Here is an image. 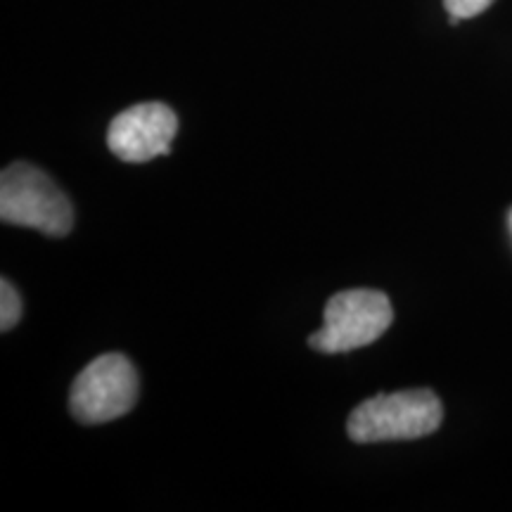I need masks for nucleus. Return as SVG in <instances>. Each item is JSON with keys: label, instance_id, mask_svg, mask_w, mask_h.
Returning <instances> with one entry per match:
<instances>
[{"label": "nucleus", "instance_id": "nucleus-5", "mask_svg": "<svg viewBox=\"0 0 512 512\" xmlns=\"http://www.w3.org/2000/svg\"><path fill=\"white\" fill-rule=\"evenodd\" d=\"M178 117L164 102H140L112 119L107 145L121 162L145 164L169 155L176 138Z\"/></svg>", "mask_w": 512, "mask_h": 512}, {"label": "nucleus", "instance_id": "nucleus-4", "mask_svg": "<svg viewBox=\"0 0 512 512\" xmlns=\"http://www.w3.org/2000/svg\"><path fill=\"white\" fill-rule=\"evenodd\" d=\"M138 373L121 354L98 356L81 370L72 384L69 408L83 425H102L117 420L136 406Z\"/></svg>", "mask_w": 512, "mask_h": 512}, {"label": "nucleus", "instance_id": "nucleus-2", "mask_svg": "<svg viewBox=\"0 0 512 512\" xmlns=\"http://www.w3.org/2000/svg\"><path fill=\"white\" fill-rule=\"evenodd\" d=\"M0 219L10 226H27L64 238L72 233L74 209L46 171L17 162L0 176Z\"/></svg>", "mask_w": 512, "mask_h": 512}, {"label": "nucleus", "instance_id": "nucleus-3", "mask_svg": "<svg viewBox=\"0 0 512 512\" xmlns=\"http://www.w3.org/2000/svg\"><path fill=\"white\" fill-rule=\"evenodd\" d=\"M323 320V328L309 337V347L320 354H349L380 339L394 323V309L384 292L347 290L332 294Z\"/></svg>", "mask_w": 512, "mask_h": 512}, {"label": "nucleus", "instance_id": "nucleus-7", "mask_svg": "<svg viewBox=\"0 0 512 512\" xmlns=\"http://www.w3.org/2000/svg\"><path fill=\"white\" fill-rule=\"evenodd\" d=\"M491 3H494V0H444L448 15L460 17V19L482 15L484 10H489Z\"/></svg>", "mask_w": 512, "mask_h": 512}, {"label": "nucleus", "instance_id": "nucleus-6", "mask_svg": "<svg viewBox=\"0 0 512 512\" xmlns=\"http://www.w3.org/2000/svg\"><path fill=\"white\" fill-rule=\"evenodd\" d=\"M22 318V299L15 287L10 285V280H0V328L8 332L15 328Z\"/></svg>", "mask_w": 512, "mask_h": 512}, {"label": "nucleus", "instance_id": "nucleus-1", "mask_svg": "<svg viewBox=\"0 0 512 512\" xmlns=\"http://www.w3.org/2000/svg\"><path fill=\"white\" fill-rule=\"evenodd\" d=\"M444 420V406L432 389L380 394L354 408L347 420V434L356 444L420 439L437 432Z\"/></svg>", "mask_w": 512, "mask_h": 512}]
</instances>
